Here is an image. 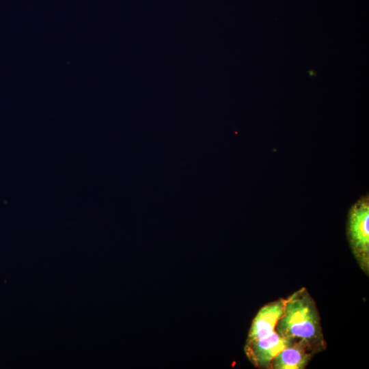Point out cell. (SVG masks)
Here are the masks:
<instances>
[{
	"instance_id": "obj_5",
	"label": "cell",
	"mask_w": 369,
	"mask_h": 369,
	"mask_svg": "<svg viewBox=\"0 0 369 369\" xmlns=\"http://www.w3.org/2000/svg\"><path fill=\"white\" fill-rule=\"evenodd\" d=\"M314 353L298 342H294L279 352L272 360L271 368H305Z\"/></svg>"
},
{
	"instance_id": "obj_1",
	"label": "cell",
	"mask_w": 369,
	"mask_h": 369,
	"mask_svg": "<svg viewBox=\"0 0 369 369\" xmlns=\"http://www.w3.org/2000/svg\"><path fill=\"white\" fill-rule=\"evenodd\" d=\"M275 330L281 337L301 344L314 354L325 347L316 304L305 288L286 299Z\"/></svg>"
},
{
	"instance_id": "obj_2",
	"label": "cell",
	"mask_w": 369,
	"mask_h": 369,
	"mask_svg": "<svg viewBox=\"0 0 369 369\" xmlns=\"http://www.w3.org/2000/svg\"><path fill=\"white\" fill-rule=\"evenodd\" d=\"M347 238L359 267L369 273V196L358 199L350 208L346 225Z\"/></svg>"
},
{
	"instance_id": "obj_4",
	"label": "cell",
	"mask_w": 369,
	"mask_h": 369,
	"mask_svg": "<svg viewBox=\"0 0 369 369\" xmlns=\"http://www.w3.org/2000/svg\"><path fill=\"white\" fill-rule=\"evenodd\" d=\"M286 299L269 303L260 308L253 319L246 342L262 339L273 334L283 313Z\"/></svg>"
},
{
	"instance_id": "obj_3",
	"label": "cell",
	"mask_w": 369,
	"mask_h": 369,
	"mask_svg": "<svg viewBox=\"0 0 369 369\" xmlns=\"http://www.w3.org/2000/svg\"><path fill=\"white\" fill-rule=\"evenodd\" d=\"M292 344L290 340L281 337L275 331L268 337L246 342L245 353L255 367L271 368L273 358Z\"/></svg>"
}]
</instances>
